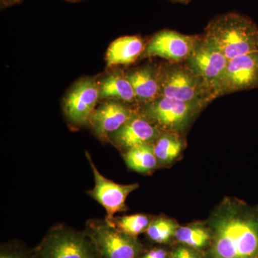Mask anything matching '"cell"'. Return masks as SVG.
<instances>
[{"label":"cell","mask_w":258,"mask_h":258,"mask_svg":"<svg viewBox=\"0 0 258 258\" xmlns=\"http://www.w3.org/2000/svg\"><path fill=\"white\" fill-rule=\"evenodd\" d=\"M161 133L142 113L134 112L130 119L108 137V141L120 150L126 152L132 148L153 144Z\"/></svg>","instance_id":"8fae6325"},{"label":"cell","mask_w":258,"mask_h":258,"mask_svg":"<svg viewBox=\"0 0 258 258\" xmlns=\"http://www.w3.org/2000/svg\"><path fill=\"white\" fill-rule=\"evenodd\" d=\"M100 86V98L123 102H133L135 93L126 76L119 72L113 73L105 78Z\"/></svg>","instance_id":"2e32d148"},{"label":"cell","mask_w":258,"mask_h":258,"mask_svg":"<svg viewBox=\"0 0 258 258\" xmlns=\"http://www.w3.org/2000/svg\"><path fill=\"white\" fill-rule=\"evenodd\" d=\"M256 88H258V51L229 60L222 96Z\"/></svg>","instance_id":"7c38bea8"},{"label":"cell","mask_w":258,"mask_h":258,"mask_svg":"<svg viewBox=\"0 0 258 258\" xmlns=\"http://www.w3.org/2000/svg\"><path fill=\"white\" fill-rule=\"evenodd\" d=\"M199 37L164 30L153 36L144 48L142 57H160L173 62L188 58Z\"/></svg>","instance_id":"30bf717a"},{"label":"cell","mask_w":258,"mask_h":258,"mask_svg":"<svg viewBox=\"0 0 258 258\" xmlns=\"http://www.w3.org/2000/svg\"><path fill=\"white\" fill-rule=\"evenodd\" d=\"M35 258H101L85 231L54 227L33 251Z\"/></svg>","instance_id":"3957f363"},{"label":"cell","mask_w":258,"mask_h":258,"mask_svg":"<svg viewBox=\"0 0 258 258\" xmlns=\"http://www.w3.org/2000/svg\"><path fill=\"white\" fill-rule=\"evenodd\" d=\"M179 225L175 220L166 217L153 218L145 233L153 243L165 245L175 240L176 230Z\"/></svg>","instance_id":"ffe728a7"},{"label":"cell","mask_w":258,"mask_h":258,"mask_svg":"<svg viewBox=\"0 0 258 258\" xmlns=\"http://www.w3.org/2000/svg\"><path fill=\"white\" fill-rule=\"evenodd\" d=\"M205 106L203 103L159 97L145 103L141 113L161 132L179 134L189 126Z\"/></svg>","instance_id":"5b68a950"},{"label":"cell","mask_w":258,"mask_h":258,"mask_svg":"<svg viewBox=\"0 0 258 258\" xmlns=\"http://www.w3.org/2000/svg\"><path fill=\"white\" fill-rule=\"evenodd\" d=\"M204 37L228 60L258 51L257 25L239 13L215 17L205 28Z\"/></svg>","instance_id":"7a4b0ae2"},{"label":"cell","mask_w":258,"mask_h":258,"mask_svg":"<svg viewBox=\"0 0 258 258\" xmlns=\"http://www.w3.org/2000/svg\"><path fill=\"white\" fill-rule=\"evenodd\" d=\"M0 258H35L33 252H29L18 243L3 244L0 250Z\"/></svg>","instance_id":"7402d4cb"},{"label":"cell","mask_w":258,"mask_h":258,"mask_svg":"<svg viewBox=\"0 0 258 258\" xmlns=\"http://www.w3.org/2000/svg\"><path fill=\"white\" fill-rule=\"evenodd\" d=\"M24 0H0V6L1 10L6 9L10 7L20 4Z\"/></svg>","instance_id":"d4e9b609"},{"label":"cell","mask_w":258,"mask_h":258,"mask_svg":"<svg viewBox=\"0 0 258 258\" xmlns=\"http://www.w3.org/2000/svg\"><path fill=\"white\" fill-rule=\"evenodd\" d=\"M170 258H207L203 251L179 244L171 251Z\"/></svg>","instance_id":"603a6c76"},{"label":"cell","mask_w":258,"mask_h":258,"mask_svg":"<svg viewBox=\"0 0 258 258\" xmlns=\"http://www.w3.org/2000/svg\"><path fill=\"white\" fill-rule=\"evenodd\" d=\"M100 99V86L93 78H83L67 93L63 101V111L73 126L89 124L91 115Z\"/></svg>","instance_id":"ba28073f"},{"label":"cell","mask_w":258,"mask_h":258,"mask_svg":"<svg viewBox=\"0 0 258 258\" xmlns=\"http://www.w3.org/2000/svg\"><path fill=\"white\" fill-rule=\"evenodd\" d=\"M132 84L136 98L149 103L161 96L159 70L145 66L125 75Z\"/></svg>","instance_id":"5bb4252c"},{"label":"cell","mask_w":258,"mask_h":258,"mask_svg":"<svg viewBox=\"0 0 258 258\" xmlns=\"http://www.w3.org/2000/svg\"><path fill=\"white\" fill-rule=\"evenodd\" d=\"M66 2H69V3H80V2L86 1V0H64Z\"/></svg>","instance_id":"4316f807"},{"label":"cell","mask_w":258,"mask_h":258,"mask_svg":"<svg viewBox=\"0 0 258 258\" xmlns=\"http://www.w3.org/2000/svg\"><path fill=\"white\" fill-rule=\"evenodd\" d=\"M86 155L95 181L94 187L88 191V196L105 209L107 219L114 217L118 212L126 211V199L131 193L138 189L139 184H120L107 179L97 169L89 153L86 152Z\"/></svg>","instance_id":"9c48e42d"},{"label":"cell","mask_w":258,"mask_h":258,"mask_svg":"<svg viewBox=\"0 0 258 258\" xmlns=\"http://www.w3.org/2000/svg\"><path fill=\"white\" fill-rule=\"evenodd\" d=\"M124 160L129 169L140 174H149L158 166L153 144H145L129 149L124 153Z\"/></svg>","instance_id":"d6986e66"},{"label":"cell","mask_w":258,"mask_h":258,"mask_svg":"<svg viewBox=\"0 0 258 258\" xmlns=\"http://www.w3.org/2000/svg\"><path fill=\"white\" fill-rule=\"evenodd\" d=\"M171 252L162 247H155L145 250L141 258H170Z\"/></svg>","instance_id":"cb8c5ba5"},{"label":"cell","mask_w":258,"mask_h":258,"mask_svg":"<svg viewBox=\"0 0 258 258\" xmlns=\"http://www.w3.org/2000/svg\"><path fill=\"white\" fill-rule=\"evenodd\" d=\"M212 242L207 258H258V211L237 199L226 198L208 221Z\"/></svg>","instance_id":"6da1fadb"},{"label":"cell","mask_w":258,"mask_h":258,"mask_svg":"<svg viewBox=\"0 0 258 258\" xmlns=\"http://www.w3.org/2000/svg\"><path fill=\"white\" fill-rule=\"evenodd\" d=\"M85 232L101 258H141L145 251L138 237L120 232L106 220H88Z\"/></svg>","instance_id":"8992f818"},{"label":"cell","mask_w":258,"mask_h":258,"mask_svg":"<svg viewBox=\"0 0 258 258\" xmlns=\"http://www.w3.org/2000/svg\"><path fill=\"white\" fill-rule=\"evenodd\" d=\"M135 111L113 100H108L98 107L90 119L93 133L101 140L108 137L126 123Z\"/></svg>","instance_id":"4fadbf2b"},{"label":"cell","mask_w":258,"mask_h":258,"mask_svg":"<svg viewBox=\"0 0 258 258\" xmlns=\"http://www.w3.org/2000/svg\"><path fill=\"white\" fill-rule=\"evenodd\" d=\"M142 39L137 36L119 37L108 47L106 53L107 64L109 67L130 64L142 55L144 50Z\"/></svg>","instance_id":"9a60e30c"},{"label":"cell","mask_w":258,"mask_h":258,"mask_svg":"<svg viewBox=\"0 0 258 258\" xmlns=\"http://www.w3.org/2000/svg\"><path fill=\"white\" fill-rule=\"evenodd\" d=\"M185 61V64L203 80L214 98L222 96V83L228 60L218 49L205 37H199Z\"/></svg>","instance_id":"52a82bcc"},{"label":"cell","mask_w":258,"mask_h":258,"mask_svg":"<svg viewBox=\"0 0 258 258\" xmlns=\"http://www.w3.org/2000/svg\"><path fill=\"white\" fill-rule=\"evenodd\" d=\"M153 218L144 214H134L121 217H113L106 220L116 230L132 236L138 237L141 234L147 230Z\"/></svg>","instance_id":"44dd1931"},{"label":"cell","mask_w":258,"mask_h":258,"mask_svg":"<svg viewBox=\"0 0 258 258\" xmlns=\"http://www.w3.org/2000/svg\"><path fill=\"white\" fill-rule=\"evenodd\" d=\"M171 1L183 3V4H187V3H189L191 0H171Z\"/></svg>","instance_id":"484cf974"},{"label":"cell","mask_w":258,"mask_h":258,"mask_svg":"<svg viewBox=\"0 0 258 258\" xmlns=\"http://www.w3.org/2000/svg\"><path fill=\"white\" fill-rule=\"evenodd\" d=\"M161 96L206 105L215 99L203 80L188 66L174 62L159 69Z\"/></svg>","instance_id":"277c9868"},{"label":"cell","mask_w":258,"mask_h":258,"mask_svg":"<svg viewBox=\"0 0 258 258\" xmlns=\"http://www.w3.org/2000/svg\"><path fill=\"white\" fill-rule=\"evenodd\" d=\"M184 143L179 134L161 132L153 144L158 164L169 165L181 155Z\"/></svg>","instance_id":"ac0fdd59"},{"label":"cell","mask_w":258,"mask_h":258,"mask_svg":"<svg viewBox=\"0 0 258 258\" xmlns=\"http://www.w3.org/2000/svg\"><path fill=\"white\" fill-rule=\"evenodd\" d=\"M175 240L179 244L206 252L212 242V232L208 224L192 223L179 226L176 232Z\"/></svg>","instance_id":"e0dca14e"}]
</instances>
